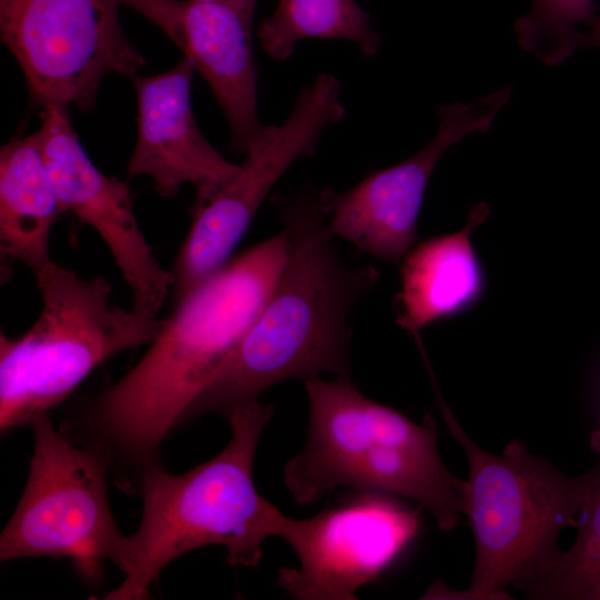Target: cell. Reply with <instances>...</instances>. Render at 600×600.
Instances as JSON below:
<instances>
[{
	"label": "cell",
	"instance_id": "4fadbf2b",
	"mask_svg": "<svg viewBox=\"0 0 600 600\" xmlns=\"http://www.w3.org/2000/svg\"><path fill=\"white\" fill-rule=\"evenodd\" d=\"M119 1L158 27L192 62L224 114L230 149L246 154L264 129L252 47L259 0Z\"/></svg>",
	"mask_w": 600,
	"mask_h": 600
},
{
	"label": "cell",
	"instance_id": "ffe728a7",
	"mask_svg": "<svg viewBox=\"0 0 600 600\" xmlns=\"http://www.w3.org/2000/svg\"><path fill=\"white\" fill-rule=\"evenodd\" d=\"M580 48H600V16L587 27V31L580 33L578 49Z\"/></svg>",
	"mask_w": 600,
	"mask_h": 600
},
{
	"label": "cell",
	"instance_id": "52a82bcc",
	"mask_svg": "<svg viewBox=\"0 0 600 600\" xmlns=\"http://www.w3.org/2000/svg\"><path fill=\"white\" fill-rule=\"evenodd\" d=\"M34 446L22 496L0 536V560L66 557L93 581L101 561L123 571L128 536L108 499L107 461L57 430L48 413L30 423Z\"/></svg>",
	"mask_w": 600,
	"mask_h": 600
},
{
	"label": "cell",
	"instance_id": "e0dca14e",
	"mask_svg": "<svg viewBox=\"0 0 600 600\" xmlns=\"http://www.w3.org/2000/svg\"><path fill=\"white\" fill-rule=\"evenodd\" d=\"M257 34L264 52L279 61L290 58L304 39L347 40L367 57L374 56L381 42L357 0H279Z\"/></svg>",
	"mask_w": 600,
	"mask_h": 600
},
{
	"label": "cell",
	"instance_id": "6da1fadb",
	"mask_svg": "<svg viewBox=\"0 0 600 600\" xmlns=\"http://www.w3.org/2000/svg\"><path fill=\"white\" fill-rule=\"evenodd\" d=\"M289 248L283 229L228 261L182 299L117 382L88 400L60 431L96 451L118 487L137 491L159 448L271 296Z\"/></svg>",
	"mask_w": 600,
	"mask_h": 600
},
{
	"label": "cell",
	"instance_id": "44dd1931",
	"mask_svg": "<svg viewBox=\"0 0 600 600\" xmlns=\"http://www.w3.org/2000/svg\"><path fill=\"white\" fill-rule=\"evenodd\" d=\"M193 1H204V0H193Z\"/></svg>",
	"mask_w": 600,
	"mask_h": 600
},
{
	"label": "cell",
	"instance_id": "ac0fdd59",
	"mask_svg": "<svg viewBox=\"0 0 600 600\" xmlns=\"http://www.w3.org/2000/svg\"><path fill=\"white\" fill-rule=\"evenodd\" d=\"M590 444L599 462L583 474L577 539L519 588L529 599L600 600V429L591 433Z\"/></svg>",
	"mask_w": 600,
	"mask_h": 600
},
{
	"label": "cell",
	"instance_id": "9c48e42d",
	"mask_svg": "<svg viewBox=\"0 0 600 600\" xmlns=\"http://www.w3.org/2000/svg\"><path fill=\"white\" fill-rule=\"evenodd\" d=\"M340 90L334 76L319 74L300 91L282 123L264 127L236 176L192 209L189 232L171 271L174 302L228 262L277 181L296 160L313 156L324 130L344 117Z\"/></svg>",
	"mask_w": 600,
	"mask_h": 600
},
{
	"label": "cell",
	"instance_id": "9a60e30c",
	"mask_svg": "<svg viewBox=\"0 0 600 600\" xmlns=\"http://www.w3.org/2000/svg\"><path fill=\"white\" fill-rule=\"evenodd\" d=\"M489 213L486 202L477 203L461 230L428 239L403 258L398 323L418 344L426 326L461 313L481 298L484 274L471 233Z\"/></svg>",
	"mask_w": 600,
	"mask_h": 600
},
{
	"label": "cell",
	"instance_id": "d6986e66",
	"mask_svg": "<svg viewBox=\"0 0 600 600\" xmlns=\"http://www.w3.org/2000/svg\"><path fill=\"white\" fill-rule=\"evenodd\" d=\"M596 0H531L530 11L513 22L519 46L548 66L578 49L583 27L597 17Z\"/></svg>",
	"mask_w": 600,
	"mask_h": 600
},
{
	"label": "cell",
	"instance_id": "ba28073f",
	"mask_svg": "<svg viewBox=\"0 0 600 600\" xmlns=\"http://www.w3.org/2000/svg\"><path fill=\"white\" fill-rule=\"evenodd\" d=\"M119 0H0V37L19 63L32 103L93 108L109 73L146 66L124 36Z\"/></svg>",
	"mask_w": 600,
	"mask_h": 600
},
{
	"label": "cell",
	"instance_id": "7a4b0ae2",
	"mask_svg": "<svg viewBox=\"0 0 600 600\" xmlns=\"http://www.w3.org/2000/svg\"><path fill=\"white\" fill-rule=\"evenodd\" d=\"M278 209L288 232L283 270L262 310L189 407L184 420L229 414L259 401L272 384L322 372L350 378L348 317L376 281L372 267H351L327 231L320 190L306 188Z\"/></svg>",
	"mask_w": 600,
	"mask_h": 600
},
{
	"label": "cell",
	"instance_id": "2e32d148",
	"mask_svg": "<svg viewBox=\"0 0 600 600\" xmlns=\"http://www.w3.org/2000/svg\"><path fill=\"white\" fill-rule=\"evenodd\" d=\"M63 213L34 134L0 151V246L33 274L53 260L50 232Z\"/></svg>",
	"mask_w": 600,
	"mask_h": 600
},
{
	"label": "cell",
	"instance_id": "277c9868",
	"mask_svg": "<svg viewBox=\"0 0 600 600\" xmlns=\"http://www.w3.org/2000/svg\"><path fill=\"white\" fill-rule=\"evenodd\" d=\"M307 440L287 461L283 482L294 501L310 506L338 487L401 496L426 508L442 531L464 514L466 480L443 464L438 423H416L364 397L350 378L304 380Z\"/></svg>",
	"mask_w": 600,
	"mask_h": 600
},
{
	"label": "cell",
	"instance_id": "8992f818",
	"mask_svg": "<svg viewBox=\"0 0 600 600\" xmlns=\"http://www.w3.org/2000/svg\"><path fill=\"white\" fill-rule=\"evenodd\" d=\"M34 276L38 319L18 338L0 336L2 434L60 404L104 360L149 344L162 324L114 306L103 276L84 279L54 261Z\"/></svg>",
	"mask_w": 600,
	"mask_h": 600
},
{
	"label": "cell",
	"instance_id": "8fae6325",
	"mask_svg": "<svg viewBox=\"0 0 600 600\" xmlns=\"http://www.w3.org/2000/svg\"><path fill=\"white\" fill-rule=\"evenodd\" d=\"M510 97L511 87H504L476 102L439 104L438 131L420 151L368 173L348 190L320 189L328 233L379 260L402 261L417 239L418 217L438 161L468 134L488 132Z\"/></svg>",
	"mask_w": 600,
	"mask_h": 600
},
{
	"label": "cell",
	"instance_id": "5bb4252c",
	"mask_svg": "<svg viewBox=\"0 0 600 600\" xmlns=\"http://www.w3.org/2000/svg\"><path fill=\"white\" fill-rule=\"evenodd\" d=\"M194 71L183 57L163 73L130 79L137 93L138 133L127 167V180L148 176L164 198L176 196L186 183L193 184L192 209L209 200L239 169L198 127L191 106Z\"/></svg>",
	"mask_w": 600,
	"mask_h": 600
},
{
	"label": "cell",
	"instance_id": "5b68a950",
	"mask_svg": "<svg viewBox=\"0 0 600 600\" xmlns=\"http://www.w3.org/2000/svg\"><path fill=\"white\" fill-rule=\"evenodd\" d=\"M436 394L469 466L464 514L474 536L476 562L470 587L459 599H510L506 586L519 589L560 552L557 538L577 524L584 478L564 476L517 440L499 456L487 452L468 437L441 393Z\"/></svg>",
	"mask_w": 600,
	"mask_h": 600
},
{
	"label": "cell",
	"instance_id": "3957f363",
	"mask_svg": "<svg viewBox=\"0 0 600 600\" xmlns=\"http://www.w3.org/2000/svg\"><path fill=\"white\" fill-rule=\"evenodd\" d=\"M271 404L253 401L226 416L231 439L212 459L173 474L156 464L143 471L137 493L143 502L139 528L128 536L124 579L110 600H141L160 572L180 556L222 546L232 566L256 567L281 512L261 497L253 463Z\"/></svg>",
	"mask_w": 600,
	"mask_h": 600
},
{
	"label": "cell",
	"instance_id": "30bf717a",
	"mask_svg": "<svg viewBox=\"0 0 600 600\" xmlns=\"http://www.w3.org/2000/svg\"><path fill=\"white\" fill-rule=\"evenodd\" d=\"M419 510L379 491H366L308 519L278 516L273 536L297 553L276 584L298 600H354L417 537Z\"/></svg>",
	"mask_w": 600,
	"mask_h": 600
},
{
	"label": "cell",
	"instance_id": "7c38bea8",
	"mask_svg": "<svg viewBox=\"0 0 600 600\" xmlns=\"http://www.w3.org/2000/svg\"><path fill=\"white\" fill-rule=\"evenodd\" d=\"M68 107H44L33 133L63 212L92 227L110 250L132 294V311L156 320L172 290L173 276L151 251L133 213L126 181L102 173L80 144Z\"/></svg>",
	"mask_w": 600,
	"mask_h": 600
}]
</instances>
